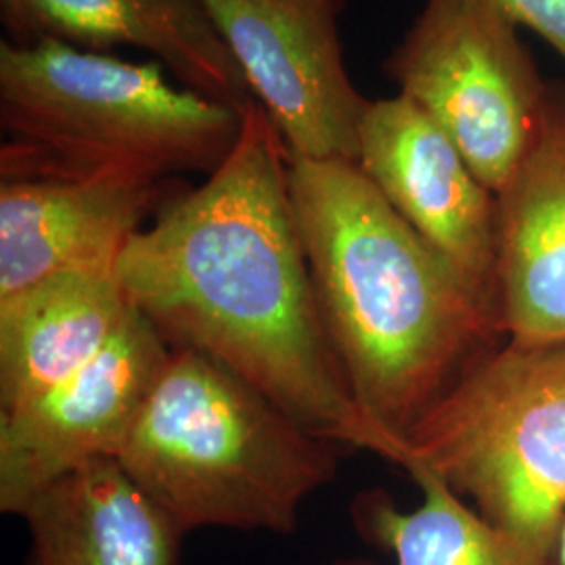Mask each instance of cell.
<instances>
[{
  "label": "cell",
  "instance_id": "10",
  "mask_svg": "<svg viewBox=\"0 0 565 565\" xmlns=\"http://www.w3.org/2000/svg\"><path fill=\"white\" fill-rule=\"evenodd\" d=\"M162 182L132 172L0 182V298L63 270L118 264Z\"/></svg>",
  "mask_w": 565,
  "mask_h": 565
},
{
  "label": "cell",
  "instance_id": "15",
  "mask_svg": "<svg viewBox=\"0 0 565 565\" xmlns=\"http://www.w3.org/2000/svg\"><path fill=\"white\" fill-rule=\"evenodd\" d=\"M422 490V503L404 511L382 490L361 492L352 522L366 543L394 557V565H559L557 557L490 524L450 486L422 465L404 469ZM331 565H375L338 559Z\"/></svg>",
  "mask_w": 565,
  "mask_h": 565
},
{
  "label": "cell",
  "instance_id": "1",
  "mask_svg": "<svg viewBox=\"0 0 565 565\" xmlns=\"http://www.w3.org/2000/svg\"><path fill=\"white\" fill-rule=\"evenodd\" d=\"M132 308L172 348L237 373L300 424L401 465L350 394L324 331L289 191V151L252 102L207 181L163 203L118 258Z\"/></svg>",
  "mask_w": 565,
  "mask_h": 565
},
{
  "label": "cell",
  "instance_id": "16",
  "mask_svg": "<svg viewBox=\"0 0 565 565\" xmlns=\"http://www.w3.org/2000/svg\"><path fill=\"white\" fill-rule=\"evenodd\" d=\"M515 25H525L565 60V0H490Z\"/></svg>",
  "mask_w": 565,
  "mask_h": 565
},
{
  "label": "cell",
  "instance_id": "9",
  "mask_svg": "<svg viewBox=\"0 0 565 565\" xmlns=\"http://www.w3.org/2000/svg\"><path fill=\"white\" fill-rule=\"evenodd\" d=\"M356 163L469 289L494 308L497 195L445 130L404 95L369 102Z\"/></svg>",
  "mask_w": 565,
  "mask_h": 565
},
{
  "label": "cell",
  "instance_id": "3",
  "mask_svg": "<svg viewBox=\"0 0 565 565\" xmlns=\"http://www.w3.org/2000/svg\"><path fill=\"white\" fill-rule=\"evenodd\" d=\"M338 446L231 369L172 348L114 461L184 536L291 534L303 503L335 478Z\"/></svg>",
  "mask_w": 565,
  "mask_h": 565
},
{
  "label": "cell",
  "instance_id": "7",
  "mask_svg": "<svg viewBox=\"0 0 565 565\" xmlns=\"http://www.w3.org/2000/svg\"><path fill=\"white\" fill-rule=\"evenodd\" d=\"M289 160L356 162L369 102L348 74L343 0H200Z\"/></svg>",
  "mask_w": 565,
  "mask_h": 565
},
{
  "label": "cell",
  "instance_id": "17",
  "mask_svg": "<svg viewBox=\"0 0 565 565\" xmlns=\"http://www.w3.org/2000/svg\"><path fill=\"white\" fill-rule=\"evenodd\" d=\"M557 564L565 565V518L559 530V539H557Z\"/></svg>",
  "mask_w": 565,
  "mask_h": 565
},
{
  "label": "cell",
  "instance_id": "2",
  "mask_svg": "<svg viewBox=\"0 0 565 565\" xmlns=\"http://www.w3.org/2000/svg\"><path fill=\"white\" fill-rule=\"evenodd\" d=\"M289 191L324 331L369 422L404 436L476 356L497 312L350 160H289Z\"/></svg>",
  "mask_w": 565,
  "mask_h": 565
},
{
  "label": "cell",
  "instance_id": "8",
  "mask_svg": "<svg viewBox=\"0 0 565 565\" xmlns=\"http://www.w3.org/2000/svg\"><path fill=\"white\" fill-rule=\"evenodd\" d=\"M172 345L137 310L93 361L32 403L0 413V511L20 518L82 467L116 459Z\"/></svg>",
  "mask_w": 565,
  "mask_h": 565
},
{
  "label": "cell",
  "instance_id": "11",
  "mask_svg": "<svg viewBox=\"0 0 565 565\" xmlns=\"http://www.w3.org/2000/svg\"><path fill=\"white\" fill-rule=\"evenodd\" d=\"M494 312L520 342L565 338V84H548L539 137L497 193Z\"/></svg>",
  "mask_w": 565,
  "mask_h": 565
},
{
  "label": "cell",
  "instance_id": "6",
  "mask_svg": "<svg viewBox=\"0 0 565 565\" xmlns=\"http://www.w3.org/2000/svg\"><path fill=\"white\" fill-rule=\"evenodd\" d=\"M384 67L497 195L539 137L548 97L518 25L490 0H425Z\"/></svg>",
  "mask_w": 565,
  "mask_h": 565
},
{
  "label": "cell",
  "instance_id": "13",
  "mask_svg": "<svg viewBox=\"0 0 565 565\" xmlns=\"http://www.w3.org/2000/svg\"><path fill=\"white\" fill-rule=\"evenodd\" d=\"M132 310L118 264L63 270L0 298V413L90 363Z\"/></svg>",
  "mask_w": 565,
  "mask_h": 565
},
{
  "label": "cell",
  "instance_id": "5",
  "mask_svg": "<svg viewBox=\"0 0 565 565\" xmlns=\"http://www.w3.org/2000/svg\"><path fill=\"white\" fill-rule=\"evenodd\" d=\"M490 524L557 557L565 518V338L509 340L465 366L404 436Z\"/></svg>",
  "mask_w": 565,
  "mask_h": 565
},
{
  "label": "cell",
  "instance_id": "12",
  "mask_svg": "<svg viewBox=\"0 0 565 565\" xmlns=\"http://www.w3.org/2000/svg\"><path fill=\"white\" fill-rule=\"evenodd\" d=\"M9 41H55L109 53L139 49L181 86L243 111L249 84L200 0H0Z\"/></svg>",
  "mask_w": 565,
  "mask_h": 565
},
{
  "label": "cell",
  "instance_id": "4",
  "mask_svg": "<svg viewBox=\"0 0 565 565\" xmlns=\"http://www.w3.org/2000/svg\"><path fill=\"white\" fill-rule=\"evenodd\" d=\"M243 111L172 84L158 61L0 42L2 181L212 174L239 139Z\"/></svg>",
  "mask_w": 565,
  "mask_h": 565
},
{
  "label": "cell",
  "instance_id": "14",
  "mask_svg": "<svg viewBox=\"0 0 565 565\" xmlns=\"http://www.w3.org/2000/svg\"><path fill=\"white\" fill-rule=\"evenodd\" d=\"M30 565H179L184 534L114 459L46 488L20 515Z\"/></svg>",
  "mask_w": 565,
  "mask_h": 565
}]
</instances>
